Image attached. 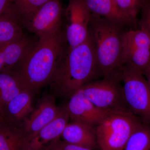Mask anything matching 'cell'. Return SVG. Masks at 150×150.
Listing matches in <instances>:
<instances>
[{"label": "cell", "instance_id": "5", "mask_svg": "<svg viewBox=\"0 0 150 150\" xmlns=\"http://www.w3.org/2000/svg\"><path fill=\"white\" fill-rule=\"evenodd\" d=\"M121 75L91 81L80 89L84 96L100 109L108 112L129 111L123 95Z\"/></svg>", "mask_w": 150, "mask_h": 150}, {"label": "cell", "instance_id": "18", "mask_svg": "<svg viewBox=\"0 0 150 150\" xmlns=\"http://www.w3.org/2000/svg\"><path fill=\"white\" fill-rule=\"evenodd\" d=\"M33 92L23 89L9 103L5 108L7 118L18 125L33 111L32 106Z\"/></svg>", "mask_w": 150, "mask_h": 150}, {"label": "cell", "instance_id": "24", "mask_svg": "<svg viewBox=\"0 0 150 150\" xmlns=\"http://www.w3.org/2000/svg\"><path fill=\"white\" fill-rule=\"evenodd\" d=\"M50 150H92L59 140Z\"/></svg>", "mask_w": 150, "mask_h": 150}, {"label": "cell", "instance_id": "6", "mask_svg": "<svg viewBox=\"0 0 150 150\" xmlns=\"http://www.w3.org/2000/svg\"><path fill=\"white\" fill-rule=\"evenodd\" d=\"M122 83L128 110L150 125V88L145 76L130 67L123 66Z\"/></svg>", "mask_w": 150, "mask_h": 150}, {"label": "cell", "instance_id": "11", "mask_svg": "<svg viewBox=\"0 0 150 150\" xmlns=\"http://www.w3.org/2000/svg\"><path fill=\"white\" fill-rule=\"evenodd\" d=\"M66 106L72 121L94 127L110 112L100 109L94 105L84 96L80 88L70 97Z\"/></svg>", "mask_w": 150, "mask_h": 150}, {"label": "cell", "instance_id": "26", "mask_svg": "<svg viewBox=\"0 0 150 150\" xmlns=\"http://www.w3.org/2000/svg\"><path fill=\"white\" fill-rule=\"evenodd\" d=\"M144 76H145L146 79L147 81L150 88V65L145 71Z\"/></svg>", "mask_w": 150, "mask_h": 150}, {"label": "cell", "instance_id": "2", "mask_svg": "<svg viewBox=\"0 0 150 150\" xmlns=\"http://www.w3.org/2000/svg\"><path fill=\"white\" fill-rule=\"evenodd\" d=\"M67 43L61 31L38 38L11 71L23 88L34 92L48 84Z\"/></svg>", "mask_w": 150, "mask_h": 150}, {"label": "cell", "instance_id": "12", "mask_svg": "<svg viewBox=\"0 0 150 150\" xmlns=\"http://www.w3.org/2000/svg\"><path fill=\"white\" fill-rule=\"evenodd\" d=\"M54 97L53 95L47 96L43 98L30 117L23 121L21 126L25 136L32 135L40 131L59 115L62 107L56 105Z\"/></svg>", "mask_w": 150, "mask_h": 150}, {"label": "cell", "instance_id": "27", "mask_svg": "<svg viewBox=\"0 0 150 150\" xmlns=\"http://www.w3.org/2000/svg\"><path fill=\"white\" fill-rule=\"evenodd\" d=\"M6 118H7L6 116L5 113L4 109L0 104V121Z\"/></svg>", "mask_w": 150, "mask_h": 150}, {"label": "cell", "instance_id": "10", "mask_svg": "<svg viewBox=\"0 0 150 150\" xmlns=\"http://www.w3.org/2000/svg\"><path fill=\"white\" fill-rule=\"evenodd\" d=\"M70 119L67 106L62 107L52 122L35 134L25 136L23 150H50L60 140Z\"/></svg>", "mask_w": 150, "mask_h": 150}, {"label": "cell", "instance_id": "9", "mask_svg": "<svg viewBox=\"0 0 150 150\" xmlns=\"http://www.w3.org/2000/svg\"><path fill=\"white\" fill-rule=\"evenodd\" d=\"M65 14L66 40L69 48H74L88 36L91 13L84 0H69Z\"/></svg>", "mask_w": 150, "mask_h": 150}, {"label": "cell", "instance_id": "17", "mask_svg": "<svg viewBox=\"0 0 150 150\" xmlns=\"http://www.w3.org/2000/svg\"><path fill=\"white\" fill-rule=\"evenodd\" d=\"M25 137L21 125L8 118L0 121V150H23Z\"/></svg>", "mask_w": 150, "mask_h": 150}, {"label": "cell", "instance_id": "4", "mask_svg": "<svg viewBox=\"0 0 150 150\" xmlns=\"http://www.w3.org/2000/svg\"><path fill=\"white\" fill-rule=\"evenodd\" d=\"M142 121L129 111L109 112L95 128L100 150H122Z\"/></svg>", "mask_w": 150, "mask_h": 150}, {"label": "cell", "instance_id": "1", "mask_svg": "<svg viewBox=\"0 0 150 150\" xmlns=\"http://www.w3.org/2000/svg\"><path fill=\"white\" fill-rule=\"evenodd\" d=\"M101 77L102 72L89 31L83 43L74 48H66L48 85L54 96L70 98L84 85Z\"/></svg>", "mask_w": 150, "mask_h": 150}, {"label": "cell", "instance_id": "3", "mask_svg": "<svg viewBox=\"0 0 150 150\" xmlns=\"http://www.w3.org/2000/svg\"><path fill=\"white\" fill-rule=\"evenodd\" d=\"M125 28L117 23L91 13L89 31L103 78L122 73L121 54Z\"/></svg>", "mask_w": 150, "mask_h": 150}, {"label": "cell", "instance_id": "14", "mask_svg": "<svg viewBox=\"0 0 150 150\" xmlns=\"http://www.w3.org/2000/svg\"><path fill=\"white\" fill-rule=\"evenodd\" d=\"M64 141L92 150L99 149L95 128L73 121L69 123L62 133Z\"/></svg>", "mask_w": 150, "mask_h": 150}, {"label": "cell", "instance_id": "21", "mask_svg": "<svg viewBox=\"0 0 150 150\" xmlns=\"http://www.w3.org/2000/svg\"><path fill=\"white\" fill-rule=\"evenodd\" d=\"M119 8L137 23V17L146 0H113Z\"/></svg>", "mask_w": 150, "mask_h": 150}, {"label": "cell", "instance_id": "20", "mask_svg": "<svg viewBox=\"0 0 150 150\" xmlns=\"http://www.w3.org/2000/svg\"><path fill=\"white\" fill-rule=\"evenodd\" d=\"M122 150H150V125L142 122L137 126Z\"/></svg>", "mask_w": 150, "mask_h": 150}, {"label": "cell", "instance_id": "19", "mask_svg": "<svg viewBox=\"0 0 150 150\" xmlns=\"http://www.w3.org/2000/svg\"><path fill=\"white\" fill-rule=\"evenodd\" d=\"M23 89L11 72L0 73V104L4 111L9 103Z\"/></svg>", "mask_w": 150, "mask_h": 150}, {"label": "cell", "instance_id": "16", "mask_svg": "<svg viewBox=\"0 0 150 150\" xmlns=\"http://www.w3.org/2000/svg\"><path fill=\"white\" fill-rule=\"evenodd\" d=\"M20 15L13 3L8 9L0 16V47L17 41L24 36L20 25Z\"/></svg>", "mask_w": 150, "mask_h": 150}, {"label": "cell", "instance_id": "8", "mask_svg": "<svg viewBox=\"0 0 150 150\" xmlns=\"http://www.w3.org/2000/svg\"><path fill=\"white\" fill-rule=\"evenodd\" d=\"M123 66L144 75L150 65V35L142 28L126 30L123 34L121 54Z\"/></svg>", "mask_w": 150, "mask_h": 150}, {"label": "cell", "instance_id": "15", "mask_svg": "<svg viewBox=\"0 0 150 150\" xmlns=\"http://www.w3.org/2000/svg\"><path fill=\"white\" fill-rule=\"evenodd\" d=\"M91 13L117 23L126 27L137 23L119 8L113 0H84Z\"/></svg>", "mask_w": 150, "mask_h": 150}, {"label": "cell", "instance_id": "13", "mask_svg": "<svg viewBox=\"0 0 150 150\" xmlns=\"http://www.w3.org/2000/svg\"><path fill=\"white\" fill-rule=\"evenodd\" d=\"M37 40L25 34L20 40L0 47V73L11 71Z\"/></svg>", "mask_w": 150, "mask_h": 150}, {"label": "cell", "instance_id": "7", "mask_svg": "<svg viewBox=\"0 0 150 150\" xmlns=\"http://www.w3.org/2000/svg\"><path fill=\"white\" fill-rule=\"evenodd\" d=\"M63 13L60 0H51L35 10L20 15V21L38 38L61 31Z\"/></svg>", "mask_w": 150, "mask_h": 150}, {"label": "cell", "instance_id": "23", "mask_svg": "<svg viewBox=\"0 0 150 150\" xmlns=\"http://www.w3.org/2000/svg\"><path fill=\"white\" fill-rule=\"evenodd\" d=\"M141 18L138 24L150 35V0H146L141 10Z\"/></svg>", "mask_w": 150, "mask_h": 150}, {"label": "cell", "instance_id": "22", "mask_svg": "<svg viewBox=\"0 0 150 150\" xmlns=\"http://www.w3.org/2000/svg\"><path fill=\"white\" fill-rule=\"evenodd\" d=\"M51 0H13L20 14L28 13Z\"/></svg>", "mask_w": 150, "mask_h": 150}, {"label": "cell", "instance_id": "25", "mask_svg": "<svg viewBox=\"0 0 150 150\" xmlns=\"http://www.w3.org/2000/svg\"><path fill=\"white\" fill-rule=\"evenodd\" d=\"M13 3V0H0V16L5 12Z\"/></svg>", "mask_w": 150, "mask_h": 150}]
</instances>
